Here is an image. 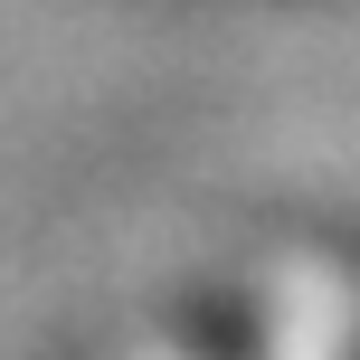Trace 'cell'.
<instances>
[{
    "instance_id": "6da1fadb",
    "label": "cell",
    "mask_w": 360,
    "mask_h": 360,
    "mask_svg": "<svg viewBox=\"0 0 360 360\" xmlns=\"http://www.w3.org/2000/svg\"><path fill=\"white\" fill-rule=\"evenodd\" d=\"M124 360H360V266L313 237L266 247L152 323Z\"/></svg>"
}]
</instances>
